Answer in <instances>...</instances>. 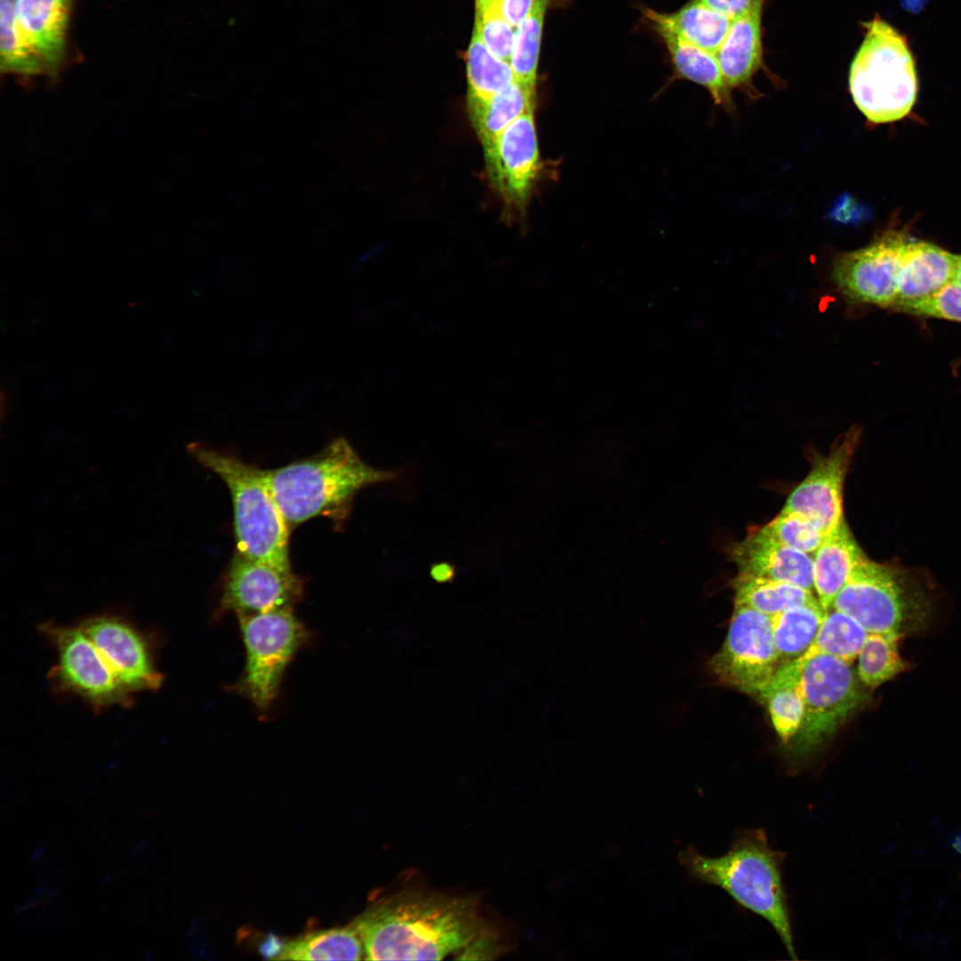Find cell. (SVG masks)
<instances>
[{
	"label": "cell",
	"instance_id": "obj_1",
	"mask_svg": "<svg viewBox=\"0 0 961 961\" xmlns=\"http://www.w3.org/2000/svg\"><path fill=\"white\" fill-rule=\"evenodd\" d=\"M351 925L365 959L440 960L490 944L492 932L476 899L405 889L367 908Z\"/></svg>",
	"mask_w": 961,
	"mask_h": 961
},
{
	"label": "cell",
	"instance_id": "obj_2",
	"mask_svg": "<svg viewBox=\"0 0 961 961\" xmlns=\"http://www.w3.org/2000/svg\"><path fill=\"white\" fill-rule=\"evenodd\" d=\"M400 474L369 465L343 437L310 457L264 470L269 489L291 529L318 516L342 521L359 491Z\"/></svg>",
	"mask_w": 961,
	"mask_h": 961
},
{
	"label": "cell",
	"instance_id": "obj_3",
	"mask_svg": "<svg viewBox=\"0 0 961 961\" xmlns=\"http://www.w3.org/2000/svg\"><path fill=\"white\" fill-rule=\"evenodd\" d=\"M785 856L770 846L763 829L752 828L738 833L723 855L707 857L687 847L678 859L690 878L718 886L739 906L765 919L790 957L797 959L782 880Z\"/></svg>",
	"mask_w": 961,
	"mask_h": 961
},
{
	"label": "cell",
	"instance_id": "obj_4",
	"mask_svg": "<svg viewBox=\"0 0 961 961\" xmlns=\"http://www.w3.org/2000/svg\"><path fill=\"white\" fill-rule=\"evenodd\" d=\"M187 450L230 490L237 553L292 570L288 553L291 528L269 489L264 470L199 442L190 443Z\"/></svg>",
	"mask_w": 961,
	"mask_h": 961
},
{
	"label": "cell",
	"instance_id": "obj_5",
	"mask_svg": "<svg viewBox=\"0 0 961 961\" xmlns=\"http://www.w3.org/2000/svg\"><path fill=\"white\" fill-rule=\"evenodd\" d=\"M830 608L851 616L869 634L902 639L927 627L933 602L911 571L867 557Z\"/></svg>",
	"mask_w": 961,
	"mask_h": 961
},
{
	"label": "cell",
	"instance_id": "obj_6",
	"mask_svg": "<svg viewBox=\"0 0 961 961\" xmlns=\"http://www.w3.org/2000/svg\"><path fill=\"white\" fill-rule=\"evenodd\" d=\"M849 73V88L857 108L875 124L898 121L913 108L917 94L915 62L905 37L875 17Z\"/></svg>",
	"mask_w": 961,
	"mask_h": 961
},
{
	"label": "cell",
	"instance_id": "obj_7",
	"mask_svg": "<svg viewBox=\"0 0 961 961\" xmlns=\"http://www.w3.org/2000/svg\"><path fill=\"white\" fill-rule=\"evenodd\" d=\"M800 665L804 717L793 751L795 757H806L869 697L852 664L841 658L816 655Z\"/></svg>",
	"mask_w": 961,
	"mask_h": 961
},
{
	"label": "cell",
	"instance_id": "obj_8",
	"mask_svg": "<svg viewBox=\"0 0 961 961\" xmlns=\"http://www.w3.org/2000/svg\"><path fill=\"white\" fill-rule=\"evenodd\" d=\"M238 618L246 658L232 689L260 711H266L276 699L285 670L308 633L291 607Z\"/></svg>",
	"mask_w": 961,
	"mask_h": 961
},
{
	"label": "cell",
	"instance_id": "obj_9",
	"mask_svg": "<svg viewBox=\"0 0 961 961\" xmlns=\"http://www.w3.org/2000/svg\"><path fill=\"white\" fill-rule=\"evenodd\" d=\"M707 666L721 683L762 701L779 667L771 617L734 604L724 642Z\"/></svg>",
	"mask_w": 961,
	"mask_h": 961
},
{
	"label": "cell",
	"instance_id": "obj_10",
	"mask_svg": "<svg viewBox=\"0 0 961 961\" xmlns=\"http://www.w3.org/2000/svg\"><path fill=\"white\" fill-rule=\"evenodd\" d=\"M41 629L56 652L51 676L61 690L77 695L97 710L130 705L132 695L80 626L48 621Z\"/></svg>",
	"mask_w": 961,
	"mask_h": 961
},
{
	"label": "cell",
	"instance_id": "obj_11",
	"mask_svg": "<svg viewBox=\"0 0 961 961\" xmlns=\"http://www.w3.org/2000/svg\"><path fill=\"white\" fill-rule=\"evenodd\" d=\"M910 238L888 230L868 246L840 254L833 262V279L845 297L857 303L892 308Z\"/></svg>",
	"mask_w": 961,
	"mask_h": 961
},
{
	"label": "cell",
	"instance_id": "obj_12",
	"mask_svg": "<svg viewBox=\"0 0 961 961\" xmlns=\"http://www.w3.org/2000/svg\"><path fill=\"white\" fill-rule=\"evenodd\" d=\"M534 111L508 125L483 149L489 182L507 210L524 213L541 168Z\"/></svg>",
	"mask_w": 961,
	"mask_h": 961
},
{
	"label": "cell",
	"instance_id": "obj_13",
	"mask_svg": "<svg viewBox=\"0 0 961 961\" xmlns=\"http://www.w3.org/2000/svg\"><path fill=\"white\" fill-rule=\"evenodd\" d=\"M860 437L851 428L825 456L814 457L810 472L793 489L781 513L811 520L825 536L844 520L843 493L848 467Z\"/></svg>",
	"mask_w": 961,
	"mask_h": 961
},
{
	"label": "cell",
	"instance_id": "obj_14",
	"mask_svg": "<svg viewBox=\"0 0 961 961\" xmlns=\"http://www.w3.org/2000/svg\"><path fill=\"white\" fill-rule=\"evenodd\" d=\"M303 582L293 570L236 553L224 575L218 613L238 617L287 608L299 602Z\"/></svg>",
	"mask_w": 961,
	"mask_h": 961
},
{
	"label": "cell",
	"instance_id": "obj_15",
	"mask_svg": "<svg viewBox=\"0 0 961 961\" xmlns=\"http://www.w3.org/2000/svg\"><path fill=\"white\" fill-rule=\"evenodd\" d=\"M79 626L131 695L160 688L163 674L156 666L150 643L127 619L101 614L85 619Z\"/></svg>",
	"mask_w": 961,
	"mask_h": 961
},
{
	"label": "cell",
	"instance_id": "obj_16",
	"mask_svg": "<svg viewBox=\"0 0 961 961\" xmlns=\"http://www.w3.org/2000/svg\"><path fill=\"white\" fill-rule=\"evenodd\" d=\"M730 555L739 574L784 581L811 592L814 590L812 556L785 546L756 529L735 544Z\"/></svg>",
	"mask_w": 961,
	"mask_h": 961
},
{
	"label": "cell",
	"instance_id": "obj_17",
	"mask_svg": "<svg viewBox=\"0 0 961 961\" xmlns=\"http://www.w3.org/2000/svg\"><path fill=\"white\" fill-rule=\"evenodd\" d=\"M957 256L939 246L910 238L906 246L892 309L928 295L955 280Z\"/></svg>",
	"mask_w": 961,
	"mask_h": 961
},
{
	"label": "cell",
	"instance_id": "obj_18",
	"mask_svg": "<svg viewBox=\"0 0 961 961\" xmlns=\"http://www.w3.org/2000/svg\"><path fill=\"white\" fill-rule=\"evenodd\" d=\"M866 558L844 520L824 536L812 561L813 588L825 611Z\"/></svg>",
	"mask_w": 961,
	"mask_h": 961
},
{
	"label": "cell",
	"instance_id": "obj_19",
	"mask_svg": "<svg viewBox=\"0 0 961 961\" xmlns=\"http://www.w3.org/2000/svg\"><path fill=\"white\" fill-rule=\"evenodd\" d=\"M764 2L732 20L723 44L715 53L727 85H747L762 64V12Z\"/></svg>",
	"mask_w": 961,
	"mask_h": 961
},
{
	"label": "cell",
	"instance_id": "obj_20",
	"mask_svg": "<svg viewBox=\"0 0 961 961\" xmlns=\"http://www.w3.org/2000/svg\"><path fill=\"white\" fill-rule=\"evenodd\" d=\"M71 0H15L18 21L41 57L54 71L61 63Z\"/></svg>",
	"mask_w": 961,
	"mask_h": 961
},
{
	"label": "cell",
	"instance_id": "obj_21",
	"mask_svg": "<svg viewBox=\"0 0 961 961\" xmlns=\"http://www.w3.org/2000/svg\"><path fill=\"white\" fill-rule=\"evenodd\" d=\"M535 87L515 80L483 101L467 103L471 123L482 145L489 146L513 122L534 111Z\"/></svg>",
	"mask_w": 961,
	"mask_h": 961
},
{
	"label": "cell",
	"instance_id": "obj_22",
	"mask_svg": "<svg viewBox=\"0 0 961 961\" xmlns=\"http://www.w3.org/2000/svg\"><path fill=\"white\" fill-rule=\"evenodd\" d=\"M652 23L666 45L678 74L706 87L716 104H728L731 101L730 87L724 81L715 54L683 40L661 23Z\"/></svg>",
	"mask_w": 961,
	"mask_h": 961
},
{
	"label": "cell",
	"instance_id": "obj_23",
	"mask_svg": "<svg viewBox=\"0 0 961 961\" xmlns=\"http://www.w3.org/2000/svg\"><path fill=\"white\" fill-rule=\"evenodd\" d=\"M645 16L651 22L666 26L683 40L715 54L732 21L696 0L671 14L646 10Z\"/></svg>",
	"mask_w": 961,
	"mask_h": 961
},
{
	"label": "cell",
	"instance_id": "obj_24",
	"mask_svg": "<svg viewBox=\"0 0 961 961\" xmlns=\"http://www.w3.org/2000/svg\"><path fill=\"white\" fill-rule=\"evenodd\" d=\"M801 667L797 660L779 666L761 701L767 705L772 725L785 744L795 738L804 717Z\"/></svg>",
	"mask_w": 961,
	"mask_h": 961
},
{
	"label": "cell",
	"instance_id": "obj_25",
	"mask_svg": "<svg viewBox=\"0 0 961 961\" xmlns=\"http://www.w3.org/2000/svg\"><path fill=\"white\" fill-rule=\"evenodd\" d=\"M826 611L818 599L771 617L779 666L801 658L812 644Z\"/></svg>",
	"mask_w": 961,
	"mask_h": 961
},
{
	"label": "cell",
	"instance_id": "obj_26",
	"mask_svg": "<svg viewBox=\"0 0 961 961\" xmlns=\"http://www.w3.org/2000/svg\"><path fill=\"white\" fill-rule=\"evenodd\" d=\"M362 941L350 925L311 932L283 942L279 960H359Z\"/></svg>",
	"mask_w": 961,
	"mask_h": 961
},
{
	"label": "cell",
	"instance_id": "obj_27",
	"mask_svg": "<svg viewBox=\"0 0 961 961\" xmlns=\"http://www.w3.org/2000/svg\"><path fill=\"white\" fill-rule=\"evenodd\" d=\"M734 604L773 617L793 606L816 599L811 591L791 583L738 574L733 579Z\"/></svg>",
	"mask_w": 961,
	"mask_h": 961
},
{
	"label": "cell",
	"instance_id": "obj_28",
	"mask_svg": "<svg viewBox=\"0 0 961 961\" xmlns=\"http://www.w3.org/2000/svg\"><path fill=\"white\" fill-rule=\"evenodd\" d=\"M868 635L869 633L856 619L830 608L826 611L812 644L796 660L803 663L816 655H829L852 664Z\"/></svg>",
	"mask_w": 961,
	"mask_h": 961
},
{
	"label": "cell",
	"instance_id": "obj_29",
	"mask_svg": "<svg viewBox=\"0 0 961 961\" xmlns=\"http://www.w3.org/2000/svg\"><path fill=\"white\" fill-rule=\"evenodd\" d=\"M465 60L467 103L488 100L515 81L510 62L493 54L474 29Z\"/></svg>",
	"mask_w": 961,
	"mask_h": 961
},
{
	"label": "cell",
	"instance_id": "obj_30",
	"mask_svg": "<svg viewBox=\"0 0 961 961\" xmlns=\"http://www.w3.org/2000/svg\"><path fill=\"white\" fill-rule=\"evenodd\" d=\"M900 638L869 634L857 658V675L870 690L905 672L909 665L899 651Z\"/></svg>",
	"mask_w": 961,
	"mask_h": 961
},
{
	"label": "cell",
	"instance_id": "obj_31",
	"mask_svg": "<svg viewBox=\"0 0 961 961\" xmlns=\"http://www.w3.org/2000/svg\"><path fill=\"white\" fill-rule=\"evenodd\" d=\"M0 55L6 71L34 75L44 68L18 21L15 0H0Z\"/></svg>",
	"mask_w": 961,
	"mask_h": 961
},
{
	"label": "cell",
	"instance_id": "obj_32",
	"mask_svg": "<svg viewBox=\"0 0 961 961\" xmlns=\"http://www.w3.org/2000/svg\"><path fill=\"white\" fill-rule=\"evenodd\" d=\"M548 0H541L530 14L515 28L510 65L515 80L535 87L541 36Z\"/></svg>",
	"mask_w": 961,
	"mask_h": 961
},
{
	"label": "cell",
	"instance_id": "obj_33",
	"mask_svg": "<svg viewBox=\"0 0 961 961\" xmlns=\"http://www.w3.org/2000/svg\"><path fill=\"white\" fill-rule=\"evenodd\" d=\"M763 535L789 548L813 554L824 535L804 515L779 513L767 524L756 529Z\"/></svg>",
	"mask_w": 961,
	"mask_h": 961
},
{
	"label": "cell",
	"instance_id": "obj_34",
	"mask_svg": "<svg viewBox=\"0 0 961 961\" xmlns=\"http://www.w3.org/2000/svg\"><path fill=\"white\" fill-rule=\"evenodd\" d=\"M893 309L916 316L961 322V285L950 281L928 295L901 303Z\"/></svg>",
	"mask_w": 961,
	"mask_h": 961
},
{
	"label": "cell",
	"instance_id": "obj_35",
	"mask_svg": "<svg viewBox=\"0 0 961 961\" xmlns=\"http://www.w3.org/2000/svg\"><path fill=\"white\" fill-rule=\"evenodd\" d=\"M474 30L493 54L510 62L515 28L502 17L495 5L476 12Z\"/></svg>",
	"mask_w": 961,
	"mask_h": 961
},
{
	"label": "cell",
	"instance_id": "obj_36",
	"mask_svg": "<svg viewBox=\"0 0 961 961\" xmlns=\"http://www.w3.org/2000/svg\"><path fill=\"white\" fill-rule=\"evenodd\" d=\"M541 0H498L496 8L513 28H517Z\"/></svg>",
	"mask_w": 961,
	"mask_h": 961
},
{
	"label": "cell",
	"instance_id": "obj_37",
	"mask_svg": "<svg viewBox=\"0 0 961 961\" xmlns=\"http://www.w3.org/2000/svg\"><path fill=\"white\" fill-rule=\"evenodd\" d=\"M710 9L734 20L748 11L756 4L765 0H696Z\"/></svg>",
	"mask_w": 961,
	"mask_h": 961
},
{
	"label": "cell",
	"instance_id": "obj_38",
	"mask_svg": "<svg viewBox=\"0 0 961 961\" xmlns=\"http://www.w3.org/2000/svg\"><path fill=\"white\" fill-rule=\"evenodd\" d=\"M431 576L439 583L449 582L455 577V569L446 562L434 564L431 569Z\"/></svg>",
	"mask_w": 961,
	"mask_h": 961
},
{
	"label": "cell",
	"instance_id": "obj_39",
	"mask_svg": "<svg viewBox=\"0 0 961 961\" xmlns=\"http://www.w3.org/2000/svg\"><path fill=\"white\" fill-rule=\"evenodd\" d=\"M497 2L498 0H475L476 11L480 12L488 9L491 6L496 5Z\"/></svg>",
	"mask_w": 961,
	"mask_h": 961
},
{
	"label": "cell",
	"instance_id": "obj_40",
	"mask_svg": "<svg viewBox=\"0 0 961 961\" xmlns=\"http://www.w3.org/2000/svg\"><path fill=\"white\" fill-rule=\"evenodd\" d=\"M46 852H47V849L44 848V847H42V846L36 847L34 850V852H32L31 856H30L31 860L35 861V860L40 859L43 855L45 854Z\"/></svg>",
	"mask_w": 961,
	"mask_h": 961
},
{
	"label": "cell",
	"instance_id": "obj_41",
	"mask_svg": "<svg viewBox=\"0 0 961 961\" xmlns=\"http://www.w3.org/2000/svg\"><path fill=\"white\" fill-rule=\"evenodd\" d=\"M145 845H146V841L144 839H142V840L139 841L134 846H133L129 850V853L130 854H135L139 851H141Z\"/></svg>",
	"mask_w": 961,
	"mask_h": 961
},
{
	"label": "cell",
	"instance_id": "obj_42",
	"mask_svg": "<svg viewBox=\"0 0 961 961\" xmlns=\"http://www.w3.org/2000/svg\"><path fill=\"white\" fill-rule=\"evenodd\" d=\"M953 848L961 854V832L957 834L952 841Z\"/></svg>",
	"mask_w": 961,
	"mask_h": 961
},
{
	"label": "cell",
	"instance_id": "obj_43",
	"mask_svg": "<svg viewBox=\"0 0 961 961\" xmlns=\"http://www.w3.org/2000/svg\"><path fill=\"white\" fill-rule=\"evenodd\" d=\"M955 280L961 285V255L957 256V266Z\"/></svg>",
	"mask_w": 961,
	"mask_h": 961
},
{
	"label": "cell",
	"instance_id": "obj_44",
	"mask_svg": "<svg viewBox=\"0 0 961 961\" xmlns=\"http://www.w3.org/2000/svg\"><path fill=\"white\" fill-rule=\"evenodd\" d=\"M142 959L143 960H151V959H153V953L151 951L146 952L144 957H142Z\"/></svg>",
	"mask_w": 961,
	"mask_h": 961
},
{
	"label": "cell",
	"instance_id": "obj_45",
	"mask_svg": "<svg viewBox=\"0 0 961 961\" xmlns=\"http://www.w3.org/2000/svg\"><path fill=\"white\" fill-rule=\"evenodd\" d=\"M46 889H47V888H46L45 886H40V887H39V888H38V889L36 890V894L38 895V894H41V893L44 892L46 891Z\"/></svg>",
	"mask_w": 961,
	"mask_h": 961
}]
</instances>
